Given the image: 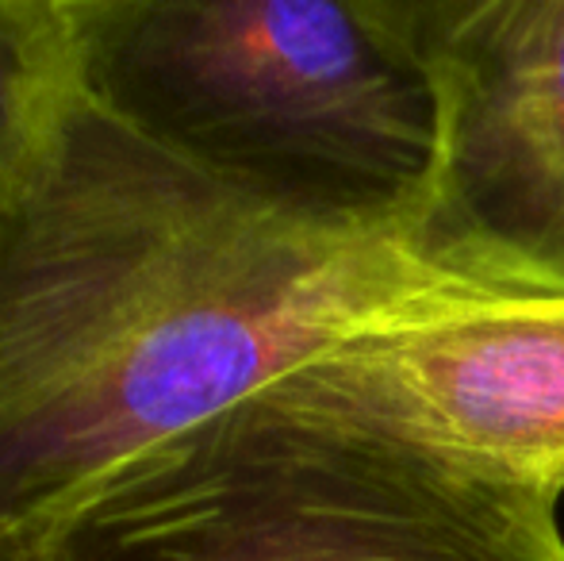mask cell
<instances>
[{
    "mask_svg": "<svg viewBox=\"0 0 564 561\" xmlns=\"http://www.w3.org/2000/svg\"><path fill=\"white\" fill-rule=\"evenodd\" d=\"M468 292L392 219L307 208L85 97L0 219V542L411 304Z\"/></svg>",
    "mask_w": 564,
    "mask_h": 561,
    "instance_id": "cell-1",
    "label": "cell"
},
{
    "mask_svg": "<svg viewBox=\"0 0 564 561\" xmlns=\"http://www.w3.org/2000/svg\"><path fill=\"white\" fill-rule=\"evenodd\" d=\"M557 508L357 420L296 369L123 462L31 561H564Z\"/></svg>",
    "mask_w": 564,
    "mask_h": 561,
    "instance_id": "cell-2",
    "label": "cell"
},
{
    "mask_svg": "<svg viewBox=\"0 0 564 561\" xmlns=\"http://www.w3.org/2000/svg\"><path fill=\"white\" fill-rule=\"evenodd\" d=\"M119 120L307 208L408 227L434 97L408 0H82Z\"/></svg>",
    "mask_w": 564,
    "mask_h": 561,
    "instance_id": "cell-3",
    "label": "cell"
},
{
    "mask_svg": "<svg viewBox=\"0 0 564 561\" xmlns=\"http://www.w3.org/2000/svg\"><path fill=\"white\" fill-rule=\"evenodd\" d=\"M434 162L408 247L484 296L564 300V0H408Z\"/></svg>",
    "mask_w": 564,
    "mask_h": 561,
    "instance_id": "cell-4",
    "label": "cell"
},
{
    "mask_svg": "<svg viewBox=\"0 0 564 561\" xmlns=\"http://www.w3.org/2000/svg\"><path fill=\"white\" fill-rule=\"evenodd\" d=\"M304 374L349 416L457 470L564 496V300L446 292Z\"/></svg>",
    "mask_w": 564,
    "mask_h": 561,
    "instance_id": "cell-5",
    "label": "cell"
},
{
    "mask_svg": "<svg viewBox=\"0 0 564 561\" xmlns=\"http://www.w3.org/2000/svg\"><path fill=\"white\" fill-rule=\"evenodd\" d=\"M85 97L82 0H0V219L46 185Z\"/></svg>",
    "mask_w": 564,
    "mask_h": 561,
    "instance_id": "cell-6",
    "label": "cell"
},
{
    "mask_svg": "<svg viewBox=\"0 0 564 561\" xmlns=\"http://www.w3.org/2000/svg\"><path fill=\"white\" fill-rule=\"evenodd\" d=\"M0 561H31V550H23V547H4V542H0Z\"/></svg>",
    "mask_w": 564,
    "mask_h": 561,
    "instance_id": "cell-7",
    "label": "cell"
}]
</instances>
